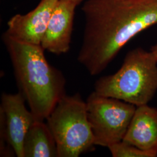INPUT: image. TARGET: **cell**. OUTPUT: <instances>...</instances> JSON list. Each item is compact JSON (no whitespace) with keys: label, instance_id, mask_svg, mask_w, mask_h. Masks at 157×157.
<instances>
[{"label":"cell","instance_id":"10","mask_svg":"<svg viewBox=\"0 0 157 157\" xmlns=\"http://www.w3.org/2000/svg\"><path fill=\"white\" fill-rule=\"evenodd\" d=\"M24 157H58L55 139L47 123L35 121L23 143Z\"/></svg>","mask_w":157,"mask_h":157},{"label":"cell","instance_id":"6","mask_svg":"<svg viewBox=\"0 0 157 157\" xmlns=\"http://www.w3.org/2000/svg\"><path fill=\"white\" fill-rule=\"evenodd\" d=\"M21 93H2L0 108V154L6 157L15 152L24 157L23 143L29 129L36 121L33 114L25 106Z\"/></svg>","mask_w":157,"mask_h":157},{"label":"cell","instance_id":"11","mask_svg":"<svg viewBox=\"0 0 157 157\" xmlns=\"http://www.w3.org/2000/svg\"><path fill=\"white\" fill-rule=\"evenodd\" d=\"M113 157H157V149L143 150L124 140L109 146Z\"/></svg>","mask_w":157,"mask_h":157},{"label":"cell","instance_id":"4","mask_svg":"<svg viewBox=\"0 0 157 157\" xmlns=\"http://www.w3.org/2000/svg\"><path fill=\"white\" fill-rule=\"evenodd\" d=\"M46 121L56 142L58 157H78L95 146L86 102L78 93L63 96Z\"/></svg>","mask_w":157,"mask_h":157},{"label":"cell","instance_id":"8","mask_svg":"<svg viewBox=\"0 0 157 157\" xmlns=\"http://www.w3.org/2000/svg\"><path fill=\"white\" fill-rule=\"evenodd\" d=\"M78 6L72 1H58L41 44L44 50L56 55L65 54L69 51Z\"/></svg>","mask_w":157,"mask_h":157},{"label":"cell","instance_id":"7","mask_svg":"<svg viewBox=\"0 0 157 157\" xmlns=\"http://www.w3.org/2000/svg\"><path fill=\"white\" fill-rule=\"evenodd\" d=\"M58 1L40 0L31 11L26 14L15 15L8 21L5 33L20 41L41 45Z\"/></svg>","mask_w":157,"mask_h":157},{"label":"cell","instance_id":"13","mask_svg":"<svg viewBox=\"0 0 157 157\" xmlns=\"http://www.w3.org/2000/svg\"><path fill=\"white\" fill-rule=\"evenodd\" d=\"M69 1H73V2H76L78 6V5H79L82 2H83L84 0H69Z\"/></svg>","mask_w":157,"mask_h":157},{"label":"cell","instance_id":"12","mask_svg":"<svg viewBox=\"0 0 157 157\" xmlns=\"http://www.w3.org/2000/svg\"><path fill=\"white\" fill-rule=\"evenodd\" d=\"M150 51L153 53V54L155 56L157 59V43L155 44L152 46Z\"/></svg>","mask_w":157,"mask_h":157},{"label":"cell","instance_id":"5","mask_svg":"<svg viewBox=\"0 0 157 157\" xmlns=\"http://www.w3.org/2000/svg\"><path fill=\"white\" fill-rule=\"evenodd\" d=\"M86 102L95 146L109 147L123 140L136 106L93 91Z\"/></svg>","mask_w":157,"mask_h":157},{"label":"cell","instance_id":"2","mask_svg":"<svg viewBox=\"0 0 157 157\" xmlns=\"http://www.w3.org/2000/svg\"><path fill=\"white\" fill-rule=\"evenodd\" d=\"M11 61L19 92L37 121H44L57 103L66 95V79L62 72L47 61L44 49L2 36Z\"/></svg>","mask_w":157,"mask_h":157},{"label":"cell","instance_id":"1","mask_svg":"<svg viewBox=\"0 0 157 157\" xmlns=\"http://www.w3.org/2000/svg\"><path fill=\"white\" fill-rule=\"evenodd\" d=\"M78 61L91 76L105 70L130 40L157 24V0H87Z\"/></svg>","mask_w":157,"mask_h":157},{"label":"cell","instance_id":"9","mask_svg":"<svg viewBox=\"0 0 157 157\" xmlns=\"http://www.w3.org/2000/svg\"><path fill=\"white\" fill-rule=\"evenodd\" d=\"M123 140L143 150L157 149V109L136 107Z\"/></svg>","mask_w":157,"mask_h":157},{"label":"cell","instance_id":"3","mask_svg":"<svg viewBox=\"0 0 157 157\" xmlns=\"http://www.w3.org/2000/svg\"><path fill=\"white\" fill-rule=\"evenodd\" d=\"M94 91L136 107L148 104L157 91V58L141 47L129 51L117 72L95 82Z\"/></svg>","mask_w":157,"mask_h":157}]
</instances>
